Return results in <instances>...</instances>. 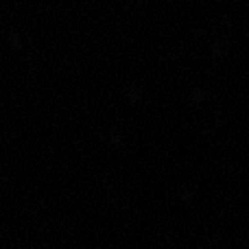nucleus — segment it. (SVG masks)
Listing matches in <instances>:
<instances>
[]
</instances>
